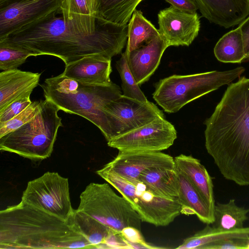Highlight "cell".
<instances>
[{
  "label": "cell",
  "instance_id": "cell-14",
  "mask_svg": "<svg viewBox=\"0 0 249 249\" xmlns=\"http://www.w3.org/2000/svg\"><path fill=\"white\" fill-rule=\"evenodd\" d=\"M174 166V158L161 151H119L103 168L125 178L138 180L148 170Z\"/></svg>",
  "mask_w": 249,
  "mask_h": 249
},
{
  "label": "cell",
  "instance_id": "cell-20",
  "mask_svg": "<svg viewBox=\"0 0 249 249\" xmlns=\"http://www.w3.org/2000/svg\"><path fill=\"white\" fill-rule=\"evenodd\" d=\"M62 17L77 31L91 35L97 30L96 0H63Z\"/></svg>",
  "mask_w": 249,
  "mask_h": 249
},
{
  "label": "cell",
  "instance_id": "cell-35",
  "mask_svg": "<svg viewBox=\"0 0 249 249\" xmlns=\"http://www.w3.org/2000/svg\"><path fill=\"white\" fill-rule=\"evenodd\" d=\"M171 6L183 11L194 13L198 10L194 0H164Z\"/></svg>",
  "mask_w": 249,
  "mask_h": 249
},
{
  "label": "cell",
  "instance_id": "cell-19",
  "mask_svg": "<svg viewBox=\"0 0 249 249\" xmlns=\"http://www.w3.org/2000/svg\"><path fill=\"white\" fill-rule=\"evenodd\" d=\"M40 73L18 69L0 73V112L17 98L33 89L39 84Z\"/></svg>",
  "mask_w": 249,
  "mask_h": 249
},
{
  "label": "cell",
  "instance_id": "cell-12",
  "mask_svg": "<svg viewBox=\"0 0 249 249\" xmlns=\"http://www.w3.org/2000/svg\"><path fill=\"white\" fill-rule=\"evenodd\" d=\"M177 138L174 126L165 118L151 122L107 142L119 151H161L171 146Z\"/></svg>",
  "mask_w": 249,
  "mask_h": 249
},
{
  "label": "cell",
  "instance_id": "cell-5",
  "mask_svg": "<svg viewBox=\"0 0 249 249\" xmlns=\"http://www.w3.org/2000/svg\"><path fill=\"white\" fill-rule=\"evenodd\" d=\"M59 110L52 102L42 100L40 110L30 121L0 138V150L34 160L50 157L63 126Z\"/></svg>",
  "mask_w": 249,
  "mask_h": 249
},
{
  "label": "cell",
  "instance_id": "cell-22",
  "mask_svg": "<svg viewBox=\"0 0 249 249\" xmlns=\"http://www.w3.org/2000/svg\"><path fill=\"white\" fill-rule=\"evenodd\" d=\"M138 180L162 197L176 198L178 196V176L176 165L148 170L140 176Z\"/></svg>",
  "mask_w": 249,
  "mask_h": 249
},
{
  "label": "cell",
  "instance_id": "cell-38",
  "mask_svg": "<svg viewBox=\"0 0 249 249\" xmlns=\"http://www.w3.org/2000/svg\"><path fill=\"white\" fill-rule=\"evenodd\" d=\"M247 249H249V238L246 239Z\"/></svg>",
  "mask_w": 249,
  "mask_h": 249
},
{
  "label": "cell",
  "instance_id": "cell-8",
  "mask_svg": "<svg viewBox=\"0 0 249 249\" xmlns=\"http://www.w3.org/2000/svg\"><path fill=\"white\" fill-rule=\"evenodd\" d=\"M77 210L118 232L126 227L141 230L142 221L132 206L107 183H89L80 196Z\"/></svg>",
  "mask_w": 249,
  "mask_h": 249
},
{
  "label": "cell",
  "instance_id": "cell-32",
  "mask_svg": "<svg viewBox=\"0 0 249 249\" xmlns=\"http://www.w3.org/2000/svg\"><path fill=\"white\" fill-rule=\"evenodd\" d=\"M32 91H28L20 96L0 112V124L4 123L20 113L32 102L30 95Z\"/></svg>",
  "mask_w": 249,
  "mask_h": 249
},
{
  "label": "cell",
  "instance_id": "cell-36",
  "mask_svg": "<svg viewBox=\"0 0 249 249\" xmlns=\"http://www.w3.org/2000/svg\"><path fill=\"white\" fill-rule=\"evenodd\" d=\"M241 32L245 53L243 62L249 61V15L238 26Z\"/></svg>",
  "mask_w": 249,
  "mask_h": 249
},
{
  "label": "cell",
  "instance_id": "cell-6",
  "mask_svg": "<svg viewBox=\"0 0 249 249\" xmlns=\"http://www.w3.org/2000/svg\"><path fill=\"white\" fill-rule=\"evenodd\" d=\"M245 71L244 67H239L226 71L174 74L155 83L153 98L164 111L175 113L190 102L230 84Z\"/></svg>",
  "mask_w": 249,
  "mask_h": 249
},
{
  "label": "cell",
  "instance_id": "cell-33",
  "mask_svg": "<svg viewBox=\"0 0 249 249\" xmlns=\"http://www.w3.org/2000/svg\"><path fill=\"white\" fill-rule=\"evenodd\" d=\"M121 236L128 244L130 249H158L147 244L144 240L141 231L133 228L126 227L120 232Z\"/></svg>",
  "mask_w": 249,
  "mask_h": 249
},
{
  "label": "cell",
  "instance_id": "cell-30",
  "mask_svg": "<svg viewBox=\"0 0 249 249\" xmlns=\"http://www.w3.org/2000/svg\"><path fill=\"white\" fill-rule=\"evenodd\" d=\"M31 54L28 52L0 42V70L17 69Z\"/></svg>",
  "mask_w": 249,
  "mask_h": 249
},
{
  "label": "cell",
  "instance_id": "cell-2",
  "mask_svg": "<svg viewBox=\"0 0 249 249\" xmlns=\"http://www.w3.org/2000/svg\"><path fill=\"white\" fill-rule=\"evenodd\" d=\"M56 14L0 42L24 50L32 56H56L65 65L97 54L111 58L120 54L126 45L127 24H97L95 33L85 35Z\"/></svg>",
  "mask_w": 249,
  "mask_h": 249
},
{
  "label": "cell",
  "instance_id": "cell-18",
  "mask_svg": "<svg viewBox=\"0 0 249 249\" xmlns=\"http://www.w3.org/2000/svg\"><path fill=\"white\" fill-rule=\"evenodd\" d=\"M177 169L184 175L199 192L214 215L215 201L212 179L200 161L191 155L180 154L174 158Z\"/></svg>",
  "mask_w": 249,
  "mask_h": 249
},
{
  "label": "cell",
  "instance_id": "cell-11",
  "mask_svg": "<svg viewBox=\"0 0 249 249\" xmlns=\"http://www.w3.org/2000/svg\"><path fill=\"white\" fill-rule=\"evenodd\" d=\"M104 111L108 118L112 139L157 118H165L163 112L153 103L142 102L123 94L107 104Z\"/></svg>",
  "mask_w": 249,
  "mask_h": 249
},
{
  "label": "cell",
  "instance_id": "cell-7",
  "mask_svg": "<svg viewBox=\"0 0 249 249\" xmlns=\"http://www.w3.org/2000/svg\"><path fill=\"white\" fill-rule=\"evenodd\" d=\"M96 173L131 204L142 222L166 226L181 213L177 198L162 197L140 180L125 178L104 168Z\"/></svg>",
  "mask_w": 249,
  "mask_h": 249
},
{
  "label": "cell",
  "instance_id": "cell-28",
  "mask_svg": "<svg viewBox=\"0 0 249 249\" xmlns=\"http://www.w3.org/2000/svg\"><path fill=\"white\" fill-rule=\"evenodd\" d=\"M249 209L237 206L235 199H231L227 203L215 204L214 221L213 226L226 230L244 228V223L248 219Z\"/></svg>",
  "mask_w": 249,
  "mask_h": 249
},
{
  "label": "cell",
  "instance_id": "cell-1",
  "mask_svg": "<svg viewBox=\"0 0 249 249\" xmlns=\"http://www.w3.org/2000/svg\"><path fill=\"white\" fill-rule=\"evenodd\" d=\"M204 124L206 149L222 175L249 185V78L228 86Z\"/></svg>",
  "mask_w": 249,
  "mask_h": 249
},
{
  "label": "cell",
  "instance_id": "cell-37",
  "mask_svg": "<svg viewBox=\"0 0 249 249\" xmlns=\"http://www.w3.org/2000/svg\"><path fill=\"white\" fill-rule=\"evenodd\" d=\"M12 0H0V5H1L5 3H6Z\"/></svg>",
  "mask_w": 249,
  "mask_h": 249
},
{
  "label": "cell",
  "instance_id": "cell-34",
  "mask_svg": "<svg viewBox=\"0 0 249 249\" xmlns=\"http://www.w3.org/2000/svg\"><path fill=\"white\" fill-rule=\"evenodd\" d=\"M246 239H223L209 244L205 249H247Z\"/></svg>",
  "mask_w": 249,
  "mask_h": 249
},
{
  "label": "cell",
  "instance_id": "cell-21",
  "mask_svg": "<svg viewBox=\"0 0 249 249\" xmlns=\"http://www.w3.org/2000/svg\"><path fill=\"white\" fill-rule=\"evenodd\" d=\"M177 171L179 183L177 199L181 206V213L196 215L202 222L212 224L214 215L202 196L186 177Z\"/></svg>",
  "mask_w": 249,
  "mask_h": 249
},
{
  "label": "cell",
  "instance_id": "cell-25",
  "mask_svg": "<svg viewBox=\"0 0 249 249\" xmlns=\"http://www.w3.org/2000/svg\"><path fill=\"white\" fill-rule=\"evenodd\" d=\"M248 238H249V227L226 230L207 224L204 229L185 239L182 243L176 249H205L209 244L221 239H247Z\"/></svg>",
  "mask_w": 249,
  "mask_h": 249
},
{
  "label": "cell",
  "instance_id": "cell-3",
  "mask_svg": "<svg viewBox=\"0 0 249 249\" xmlns=\"http://www.w3.org/2000/svg\"><path fill=\"white\" fill-rule=\"evenodd\" d=\"M93 249L67 222L20 202L0 212V249Z\"/></svg>",
  "mask_w": 249,
  "mask_h": 249
},
{
  "label": "cell",
  "instance_id": "cell-23",
  "mask_svg": "<svg viewBox=\"0 0 249 249\" xmlns=\"http://www.w3.org/2000/svg\"><path fill=\"white\" fill-rule=\"evenodd\" d=\"M143 0H96L97 23L127 25L137 6Z\"/></svg>",
  "mask_w": 249,
  "mask_h": 249
},
{
  "label": "cell",
  "instance_id": "cell-26",
  "mask_svg": "<svg viewBox=\"0 0 249 249\" xmlns=\"http://www.w3.org/2000/svg\"><path fill=\"white\" fill-rule=\"evenodd\" d=\"M160 36L158 29L141 10H135L127 24V40L125 51L135 50Z\"/></svg>",
  "mask_w": 249,
  "mask_h": 249
},
{
  "label": "cell",
  "instance_id": "cell-16",
  "mask_svg": "<svg viewBox=\"0 0 249 249\" xmlns=\"http://www.w3.org/2000/svg\"><path fill=\"white\" fill-rule=\"evenodd\" d=\"M167 48L160 35L131 52L125 50L128 67L139 86L147 81L154 73Z\"/></svg>",
  "mask_w": 249,
  "mask_h": 249
},
{
  "label": "cell",
  "instance_id": "cell-10",
  "mask_svg": "<svg viewBox=\"0 0 249 249\" xmlns=\"http://www.w3.org/2000/svg\"><path fill=\"white\" fill-rule=\"evenodd\" d=\"M63 0H13L0 5V39L60 12Z\"/></svg>",
  "mask_w": 249,
  "mask_h": 249
},
{
  "label": "cell",
  "instance_id": "cell-29",
  "mask_svg": "<svg viewBox=\"0 0 249 249\" xmlns=\"http://www.w3.org/2000/svg\"><path fill=\"white\" fill-rule=\"evenodd\" d=\"M122 81L123 95L142 102H147L146 96L136 83L128 65L125 51L116 63Z\"/></svg>",
  "mask_w": 249,
  "mask_h": 249
},
{
  "label": "cell",
  "instance_id": "cell-27",
  "mask_svg": "<svg viewBox=\"0 0 249 249\" xmlns=\"http://www.w3.org/2000/svg\"><path fill=\"white\" fill-rule=\"evenodd\" d=\"M216 59L224 63L243 62L245 57L244 43L238 27L224 35L217 42L213 49Z\"/></svg>",
  "mask_w": 249,
  "mask_h": 249
},
{
  "label": "cell",
  "instance_id": "cell-9",
  "mask_svg": "<svg viewBox=\"0 0 249 249\" xmlns=\"http://www.w3.org/2000/svg\"><path fill=\"white\" fill-rule=\"evenodd\" d=\"M21 202L67 222L73 215L68 179L57 172H47L28 182Z\"/></svg>",
  "mask_w": 249,
  "mask_h": 249
},
{
  "label": "cell",
  "instance_id": "cell-4",
  "mask_svg": "<svg viewBox=\"0 0 249 249\" xmlns=\"http://www.w3.org/2000/svg\"><path fill=\"white\" fill-rule=\"evenodd\" d=\"M42 88L45 99L54 103L59 110L84 117L99 128L107 142L112 139L104 108L123 94L118 85L113 82L108 85H94L76 81L62 91Z\"/></svg>",
  "mask_w": 249,
  "mask_h": 249
},
{
  "label": "cell",
  "instance_id": "cell-24",
  "mask_svg": "<svg viewBox=\"0 0 249 249\" xmlns=\"http://www.w3.org/2000/svg\"><path fill=\"white\" fill-rule=\"evenodd\" d=\"M67 223L83 235L93 249H103L113 230L81 212L75 210Z\"/></svg>",
  "mask_w": 249,
  "mask_h": 249
},
{
  "label": "cell",
  "instance_id": "cell-31",
  "mask_svg": "<svg viewBox=\"0 0 249 249\" xmlns=\"http://www.w3.org/2000/svg\"><path fill=\"white\" fill-rule=\"evenodd\" d=\"M42 100L34 101L7 122L0 124V138L30 121L40 110Z\"/></svg>",
  "mask_w": 249,
  "mask_h": 249
},
{
  "label": "cell",
  "instance_id": "cell-13",
  "mask_svg": "<svg viewBox=\"0 0 249 249\" xmlns=\"http://www.w3.org/2000/svg\"><path fill=\"white\" fill-rule=\"evenodd\" d=\"M160 36L169 46H189L197 36L200 28L197 13L178 9L172 6L158 14Z\"/></svg>",
  "mask_w": 249,
  "mask_h": 249
},
{
  "label": "cell",
  "instance_id": "cell-15",
  "mask_svg": "<svg viewBox=\"0 0 249 249\" xmlns=\"http://www.w3.org/2000/svg\"><path fill=\"white\" fill-rule=\"evenodd\" d=\"M203 17L224 28L239 25L249 15V0H194Z\"/></svg>",
  "mask_w": 249,
  "mask_h": 249
},
{
  "label": "cell",
  "instance_id": "cell-17",
  "mask_svg": "<svg viewBox=\"0 0 249 249\" xmlns=\"http://www.w3.org/2000/svg\"><path fill=\"white\" fill-rule=\"evenodd\" d=\"M111 58L97 54L84 57L66 65L63 75L78 82L94 85H108L112 72Z\"/></svg>",
  "mask_w": 249,
  "mask_h": 249
}]
</instances>
